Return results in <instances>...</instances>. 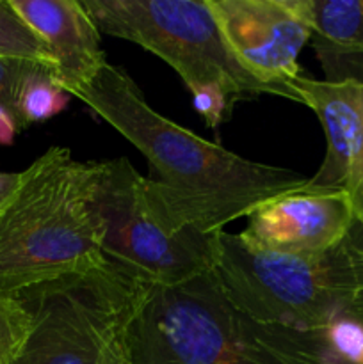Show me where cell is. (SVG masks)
<instances>
[{"label":"cell","instance_id":"1","mask_svg":"<svg viewBox=\"0 0 363 364\" xmlns=\"http://www.w3.org/2000/svg\"><path fill=\"white\" fill-rule=\"evenodd\" d=\"M71 96L146 156L155 178H144L146 206L171 233L223 231L263 203L306 188L294 169L253 162L157 112L121 66L107 63Z\"/></svg>","mask_w":363,"mask_h":364},{"label":"cell","instance_id":"2","mask_svg":"<svg viewBox=\"0 0 363 364\" xmlns=\"http://www.w3.org/2000/svg\"><path fill=\"white\" fill-rule=\"evenodd\" d=\"M103 162H78L52 146L25 171L0 208V295L25 291L105 265L96 192Z\"/></svg>","mask_w":363,"mask_h":364},{"label":"cell","instance_id":"3","mask_svg":"<svg viewBox=\"0 0 363 364\" xmlns=\"http://www.w3.org/2000/svg\"><path fill=\"white\" fill-rule=\"evenodd\" d=\"M128 352L130 364H340L322 331L251 318L212 270L153 287L128 331Z\"/></svg>","mask_w":363,"mask_h":364},{"label":"cell","instance_id":"4","mask_svg":"<svg viewBox=\"0 0 363 364\" xmlns=\"http://www.w3.org/2000/svg\"><path fill=\"white\" fill-rule=\"evenodd\" d=\"M212 274L226 297L258 322L305 333L344 318L363 323V258L345 240L320 255L281 256L217 231Z\"/></svg>","mask_w":363,"mask_h":364},{"label":"cell","instance_id":"5","mask_svg":"<svg viewBox=\"0 0 363 364\" xmlns=\"http://www.w3.org/2000/svg\"><path fill=\"white\" fill-rule=\"evenodd\" d=\"M153 284L117 263L25 291L34 329L13 364H107L128 345V331Z\"/></svg>","mask_w":363,"mask_h":364},{"label":"cell","instance_id":"6","mask_svg":"<svg viewBox=\"0 0 363 364\" xmlns=\"http://www.w3.org/2000/svg\"><path fill=\"white\" fill-rule=\"evenodd\" d=\"M100 32L135 43L169 64L185 87L217 84L235 100L280 96L228 50L206 0H82Z\"/></svg>","mask_w":363,"mask_h":364},{"label":"cell","instance_id":"7","mask_svg":"<svg viewBox=\"0 0 363 364\" xmlns=\"http://www.w3.org/2000/svg\"><path fill=\"white\" fill-rule=\"evenodd\" d=\"M142 181L125 156L103 162L96 192L103 256L153 287H174L210 272L216 233L167 231L146 206Z\"/></svg>","mask_w":363,"mask_h":364},{"label":"cell","instance_id":"8","mask_svg":"<svg viewBox=\"0 0 363 364\" xmlns=\"http://www.w3.org/2000/svg\"><path fill=\"white\" fill-rule=\"evenodd\" d=\"M233 59L281 98L301 75L298 57L312 38L306 0H206Z\"/></svg>","mask_w":363,"mask_h":364},{"label":"cell","instance_id":"9","mask_svg":"<svg viewBox=\"0 0 363 364\" xmlns=\"http://www.w3.org/2000/svg\"><path fill=\"white\" fill-rule=\"evenodd\" d=\"M351 226L347 192L302 188L258 206L238 237L253 251L312 256L342 244Z\"/></svg>","mask_w":363,"mask_h":364},{"label":"cell","instance_id":"10","mask_svg":"<svg viewBox=\"0 0 363 364\" xmlns=\"http://www.w3.org/2000/svg\"><path fill=\"white\" fill-rule=\"evenodd\" d=\"M302 105L322 123L327 139L322 166L310 176V191H345L351 206L363 192V102L356 80L327 82L298 75L290 85Z\"/></svg>","mask_w":363,"mask_h":364},{"label":"cell","instance_id":"11","mask_svg":"<svg viewBox=\"0 0 363 364\" xmlns=\"http://www.w3.org/2000/svg\"><path fill=\"white\" fill-rule=\"evenodd\" d=\"M11 6L48 46L56 84L70 96L91 84L109 63L102 32L82 0H11Z\"/></svg>","mask_w":363,"mask_h":364},{"label":"cell","instance_id":"12","mask_svg":"<svg viewBox=\"0 0 363 364\" xmlns=\"http://www.w3.org/2000/svg\"><path fill=\"white\" fill-rule=\"evenodd\" d=\"M312 45L327 82L363 75V0H306Z\"/></svg>","mask_w":363,"mask_h":364},{"label":"cell","instance_id":"13","mask_svg":"<svg viewBox=\"0 0 363 364\" xmlns=\"http://www.w3.org/2000/svg\"><path fill=\"white\" fill-rule=\"evenodd\" d=\"M0 57H16L43 63L53 70L48 46L34 32V28L16 13L11 0H0Z\"/></svg>","mask_w":363,"mask_h":364},{"label":"cell","instance_id":"14","mask_svg":"<svg viewBox=\"0 0 363 364\" xmlns=\"http://www.w3.org/2000/svg\"><path fill=\"white\" fill-rule=\"evenodd\" d=\"M70 103V95L56 84L52 70H43L25 84L20 98L21 128L50 119L63 112Z\"/></svg>","mask_w":363,"mask_h":364},{"label":"cell","instance_id":"15","mask_svg":"<svg viewBox=\"0 0 363 364\" xmlns=\"http://www.w3.org/2000/svg\"><path fill=\"white\" fill-rule=\"evenodd\" d=\"M34 329V315L21 299L0 295V364H13Z\"/></svg>","mask_w":363,"mask_h":364},{"label":"cell","instance_id":"16","mask_svg":"<svg viewBox=\"0 0 363 364\" xmlns=\"http://www.w3.org/2000/svg\"><path fill=\"white\" fill-rule=\"evenodd\" d=\"M43 70H52V68L36 60L0 57V109L7 110L14 117L18 130H23L20 114L21 92L25 84Z\"/></svg>","mask_w":363,"mask_h":364},{"label":"cell","instance_id":"17","mask_svg":"<svg viewBox=\"0 0 363 364\" xmlns=\"http://www.w3.org/2000/svg\"><path fill=\"white\" fill-rule=\"evenodd\" d=\"M322 333L338 363L363 364V323L347 318L337 320Z\"/></svg>","mask_w":363,"mask_h":364},{"label":"cell","instance_id":"18","mask_svg":"<svg viewBox=\"0 0 363 364\" xmlns=\"http://www.w3.org/2000/svg\"><path fill=\"white\" fill-rule=\"evenodd\" d=\"M192 95V107L203 117L206 127L217 130L230 117L237 100L228 95L221 85L206 84L189 91Z\"/></svg>","mask_w":363,"mask_h":364},{"label":"cell","instance_id":"19","mask_svg":"<svg viewBox=\"0 0 363 364\" xmlns=\"http://www.w3.org/2000/svg\"><path fill=\"white\" fill-rule=\"evenodd\" d=\"M18 124L14 121V117L7 110L0 109V146L13 144Z\"/></svg>","mask_w":363,"mask_h":364},{"label":"cell","instance_id":"20","mask_svg":"<svg viewBox=\"0 0 363 364\" xmlns=\"http://www.w3.org/2000/svg\"><path fill=\"white\" fill-rule=\"evenodd\" d=\"M21 180L20 173H0V208L7 203V199L14 194Z\"/></svg>","mask_w":363,"mask_h":364},{"label":"cell","instance_id":"21","mask_svg":"<svg viewBox=\"0 0 363 364\" xmlns=\"http://www.w3.org/2000/svg\"><path fill=\"white\" fill-rule=\"evenodd\" d=\"M356 82H363V75L359 77V80ZM345 242H347V244L351 245V247L363 258V230L354 231V233H349L347 237H345Z\"/></svg>","mask_w":363,"mask_h":364},{"label":"cell","instance_id":"22","mask_svg":"<svg viewBox=\"0 0 363 364\" xmlns=\"http://www.w3.org/2000/svg\"><path fill=\"white\" fill-rule=\"evenodd\" d=\"M107 364H130V352H128V345L121 352H117L112 359Z\"/></svg>","mask_w":363,"mask_h":364}]
</instances>
